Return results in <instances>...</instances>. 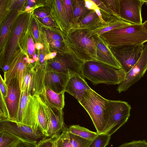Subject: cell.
I'll use <instances>...</instances> for the list:
<instances>
[{"label": "cell", "instance_id": "6da1fadb", "mask_svg": "<svg viewBox=\"0 0 147 147\" xmlns=\"http://www.w3.org/2000/svg\"><path fill=\"white\" fill-rule=\"evenodd\" d=\"M78 102L89 115L97 133H104L110 113L108 100L91 88L85 91Z\"/></svg>", "mask_w": 147, "mask_h": 147}, {"label": "cell", "instance_id": "7a4b0ae2", "mask_svg": "<svg viewBox=\"0 0 147 147\" xmlns=\"http://www.w3.org/2000/svg\"><path fill=\"white\" fill-rule=\"evenodd\" d=\"M82 71L83 77L94 85L120 84L124 80L126 74L121 69L95 60L84 62Z\"/></svg>", "mask_w": 147, "mask_h": 147}, {"label": "cell", "instance_id": "3957f363", "mask_svg": "<svg viewBox=\"0 0 147 147\" xmlns=\"http://www.w3.org/2000/svg\"><path fill=\"white\" fill-rule=\"evenodd\" d=\"M99 36L109 46L144 44L147 42V31L142 24H132Z\"/></svg>", "mask_w": 147, "mask_h": 147}, {"label": "cell", "instance_id": "277c9868", "mask_svg": "<svg viewBox=\"0 0 147 147\" xmlns=\"http://www.w3.org/2000/svg\"><path fill=\"white\" fill-rule=\"evenodd\" d=\"M65 42L68 52L82 61L96 60V45L88 30H69Z\"/></svg>", "mask_w": 147, "mask_h": 147}, {"label": "cell", "instance_id": "5b68a950", "mask_svg": "<svg viewBox=\"0 0 147 147\" xmlns=\"http://www.w3.org/2000/svg\"><path fill=\"white\" fill-rule=\"evenodd\" d=\"M29 18L28 14L22 15L18 17L12 26L5 54L1 59L0 67L4 73L8 70L13 60L20 41L28 24Z\"/></svg>", "mask_w": 147, "mask_h": 147}, {"label": "cell", "instance_id": "8992f818", "mask_svg": "<svg viewBox=\"0 0 147 147\" xmlns=\"http://www.w3.org/2000/svg\"><path fill=\"white\" fill-rule=\"evenodd\" d=\"M109 47L120 64L121 69L126 73L138 60L142 55L144 45L142 44Z\"/></svg>", "mask_w": 147, "mask_h": 147}, {"label": "cell", "instance_id": "52a82bcc", "mask_svg": "<svg viewBox=\"0 0 147 147\" xmlns=\"http://www.w3.org/2000/svg\"><path fill=\"white\" fill-rule=\"evenodd\" d=\"M110 113L104 133L111 136L126 122L131 109L127 102L109 100Z\"/></svg>", "mask_w": 147, "mask_h": 147}, {"label": "cell", "instance_id": "ba28073f", "mask_svg": "<svg viewBox=\"0 0 147 147\" xmlns=\"http://www.w3.org/2000/svg\"><path fill=\"white\" fill-rule=\"evenodd\" d=\"M0 131L8 132L23 141L37 143L47 137L40 129L9 120H0Z\"/></svg>", "mask_w": 147, "mask_h": 147}, {"label": "cell", "instance_id": "9c48e42d", "mask_svg": "<svg viewBox=\"0 0 147 147\" xmlns=\"http://www.w3.org/2000/svg\"><path fill=\"white\" fill-rule=\"evenodd\" d=\"M83 63L68 52L47 62L50 67L57 71L70 76L77 74L82 77V69Z\"/></svg>", "mask_w": 147, "mask_h": 147}, {"label": "cell", "instance_id": "30bf717a", "mask_svg": "<svg viewBox=\"0 0 147 147\" xmlns=\"http://www.w3.org/2000/svg\"><path fill=\"white\" fill-rule=\"evenodd\" d=\"M147 70V44L144 45L142 55L133 67L126 73L124 80L118 87L117 90L120 93L127 90L138 82Z\"/></svg>", "mask_w": 147, "mask_h": 147}, {"label": "cell", "instance_id": "8fae6325", "mask_svg": "<svg viewBox=\"0 0 147 147\" xmlns=\"http://www.w3.org/2000/svg\"><path fill=\"white\" fill-rule=\"evenodd\" d=\"M119 18L133 24H142L141 15L143 0H119Z\"/></svg>", "mask_w": 147, "mask_h": 147}, {"label": "cell", "instance_id": "7c38bea8", "mask_svg": "<svg viewBox=\"0 0 147 147\" xmlns=\"http://www.w3.org/2000/svg\"><path fill=\"white\" fill-rule=\"evenodd\" d=\"M7 86L8 94L5 99L8 110L9 120L16 122L22 92L19 81L16 78L13 79Z\"/></svg>", "mask_w": 147, "mask_h": 147}, {"label": "cell", "instance_id": "4fadbf2b", "mask_svg": "<svg viewBox=\"0 0 147 147\" xmlns=\"http://www.w3.org/2000/svg\"><path fill=\"white\" fill-rule=\"evenodd\" d=\"M43 103L48 118L46 136L58 137L67 127L64 122L63 109L51 108Z\"/></svg>", "mask_w": 147, "mask_h": 147}, {"label": "cell", "instance_id": "5bb4252c", "mask_svg": "<svg viewBox=\"0 0 147 147\" xmlns=\"http://www.w3.org/2000/svg\"><path fill=\"white\" fill-rule=\"evenodd\" d=\"M24 57L20 50L16 51L9 69L4 73V80L7 85L13 79L16 78L21 89L24 73L28 64L24 59Z\"/></svg>", "mask_w": 147, "mask_h": 147}, {"label": "cell", "instance_id": "9a60e30c", "mask_svg": "<svg viewBox=\"0 0 147 147\" xmlns=\"http://www.w3.org/2000/svg\"><path fill=\"white\" fill-rule=\"evenodd\" d=\"M70 76L57 71L46 63L44 79L45 87L47 86L57 93L65 92Z\"/></svg>", "mask_w": 147, "mask_h": 147}, {"label": "cell", "instance_id": "2e32d148", "mask_svg": "<svg viewBox=\"0 0 147 147\" xmlns=\"http://www.w3.org/2000/svg\"><path fill=\"white\" fill-rule=\"evenodd\" d=\"M96 46V60L119 69L121 66L111 51L109 46L97 35L92 36Z\"/></svg>", "mask_w": 147, "mask_h": 147}, {"label": "cell", "instance_id": "e0dca14e", "mask_svg": "<svg viewBox=\"0 0 147 147\" xmlns=\"http://www.w3.org/2000/svg\"><path fill=\"white\" fill-rule=\"evenodd\" d=\"M90 88L84 78L76 74L70 76L65 92L73 96L79 102L85 91Z\"/></svg>", "mask_w": 147, "mask_h": 147}, {"label": "cell", "instance_id": "ac0fdd59", "mask_svg": "<svg viewBox=\"0 0 147 147\" xmlns=\"http://www.w3.org/2000/svg\"><path fill=\"white\" fill-rule=\"evenodd\" d=\"M65 92L57 93L45 86L39 96L43 102L49 108L61 110L65 106Z\"/></svg>", "mask_w": 147, "mask_h": 147}, {"label": "cell", "instance_id": "d6986e66", "mask_svg": "<svg viewBox=\"0 0 147 147\" xmlns=\"http://www.w3.org/2000/svg\"><path fill=\"white\" fill-rule=\"evenodd\" d=\"M20 123L28 125L35 129H40L38 119L36 95H29L27 105Z\"/></svg>", "mask_w": 147, "mask_h": 147}, {"label": "cell", "instance_id": "ffe728a7", "mask_svg": "<svg viewBox=\"0 0 147 147\" xmlns=\"http://www.w3.org/2000/svg\"><path fill=\"white\" fill-rule=\"evenodd\" d=\"M132 24L125 21L118 17L115 16L112 18L109 21L106 22L94 28L88 30L89 37L101 34L113 30L121 28Z\"/></svg>", "mask_w": 147, "mask_h": 147}, {"label": "cell", "instance_id": "44dd1931", "mask_svg": "<svg viewBox=\"0 0 147 147\" xmlns=\"http://www.w3.org/2000/svg\"><path fill=\"white\" fill-rule=\"evenodd\" d=\"M46 63H39L33 66L34 92L35 95H40L44 88V79Z\"/></svg>", "mask_w": 147, "mask_h": 147}, {"label": "cell", "instance_id": "7402d4cb", "mask_svg": "<svg viewBox=\"0 0 147 147\" xmlns=\"http://www.w3.org/2000/svg\"><path fill=\"white\" fill-rule=\"evenodd\" d=\"M103 23L95 11L91 10L86 16L80 22L73 25L69 30H91Z\"/></svg>", "mask_w": 147, "mask_h": 147}, {"label": "cell", "instance_id": "603a6c76", "mask_svg": "<svg viewBox=\"0 0 147 147\" xmlns=\"http://www.w3.org/2000/svg\"><path fill=\"white\" fill-rule=\"evenodd\" d=\"M18 18V13L13 12L9 14L2 24L0 37V50L3 49L7 42L12 26Z\"/></svg>", "mask_w": 147, "mask_h": 147}, {"label": "cell", "instance_id": "cb8c5ba5", "mask_svg": "<svg viewBox=\"0 0 147 147\" xmlns=\"http://www.w3.org/2000/svg\"><path fill=\"white\" fill-rule=\"evenodd\" d=\"M72 26L79 22L86 16L91 10L85 6L84 0H72Z\"/></svg>", "mask_w": 147, "mask_h": 147}, {"label": "cell", "instance_id": "d4e9b609", "mask_svg": "<svg viewBox=\"0 0 147 147\" xmlns=\"http://www.w3.org/2000/svg\"><path fill=\"white\" fill-rule=\"evenodd\" d=\"M32 67L33 66L31 64H28L24 73L21 90L22 92H26L29 95L34 96L35 95L32 70Z\"/></svg>", "mask_w": 147, "mask_h": 147}, {"label": "cell", "instance_id": "484cf974", "mask_svg": "<svg viewBox=\"0 0 147 147\" xmlns=\"http://www.w3.org/2000/svg\"><path fill=\"white\" fill-rule=\"evenodd\" d=\"M36 96L38 127L42 133L46 136L48 123V116L44 106L43 102L39 95H36Z\"/></svg>", "mask_w": 147, "mask_h": 147}, {"label": "cell", "instance_id": "4316f807", "mask_svg": "<svg viewBox=\"0 0 147 147\" xmlns=\"http://www.w3.org/2000/svg\"><path fill=\"white\" fill-rule=\"evenodd\" d=\"M68 132L83 138L92 141L98 135L97 132L92 131L79 125H72L67 128Z\"/></svg>", "mask_w": 147, "mask_h": 147}, {"label": "cell", "instance_id": "83f0119b", "mask_svg": "<svg viewBox=\"0 0 147 147\" xmlns=\"http://www.w3.org/2000/svg\"><path fill=\"white\" fill-rule=\"evenodd\" d=\"M20 140L8 132L0 131V147H16Z\"/></svg>", "mask_w": 147, "mask_h": 147}, {"label": "cell", "instance_id": "f1b7e54d", "mask_svg": "<svg viewBox=\"0 0 147 147\" xmlns=\"http://www.w3.org/2000/svg\"><path fill=\"white\" fill-rule=\"evenodd\" d=\"M56 8L63 26L68 31L72 27V25L69 20L63 1L56 0Z\"/></svg>", "mask_w": 147, "mask_h": 147}, {"label": "cell", "instance_id": "f546056e", "mask_svg": "<svg viewBox=\"0 0 147 147\" xmlns=\"http://www.w3.org/2000/svg\"><path fill=\"white\" fill-rule=\"evenodd\" d=\"M111 137L106 133L98 134L88 147H106L109 143Z\"/></svg>", "mask_w": 147, "mask_h": 147}, {"label": "cell", "instance_id": "4dcf8cb0", "mask_svg": "<svg viewBox=\"0 0 147 147\" xmlns=\"http://www.w3.org/2000/svg\"><path fill=\"white\" fill-rule=\"evenodd\" d=\"M68 132L70 142L73 147H88L91 142V140Z\"/></svg>", "mask_w": 147, "mask_h": 147}, {"label": "cell", "instance_id": "1f68e13d", "mask_svg": "<svg viewBox=\"0 0 147 147\" xmlns=\"http://www.w3.org/2000/svg\"><path fill=\"white\" fill-rule=\"evenodd\" d=\"M29 94L26 92H22L21 99L16 122L20 123L28 102Z\"/></svg>", "mask_w": 147, "mask_h": 147}, {"label": "cell", "instance_id": "d6a6232c", "mask_svg": "<svg viewBox=\"0 0 147 147\" xmlns=\"http://www.w3.org/2000/svg\"><path fill=\"white\" fill-rule=\"evenodd\" d=\"M67 127L57 138V147H73L70 142L67 131Z\"/></svg>", "mask_w": 147, "mask_h": 147}, {"label": "cell", "instance_id": "836d02e7", "mask_svg": "<svg viewBox=\"0 0 147 147\" xmlns=\"http://www.w3.org/2000/svg\"><path fill=\"white\" fill-rule=\"evenodd\" d=\"M102 1L113 13L114 16L119 18V0H103Z\"/></svg>", "mask_w": 147, "mask_h": 147}, {"label": "cell", "instance_id": "e575fe53", "mask_svg": "<svg viewBox=\"0 0 147 147\" xmlns=\"http://www.w3.org/2000/svg\"><path fill=\"white\" fill-rule=\"evenodd\" d=\"M0 96V120H9L8 110L5 98L1 93Z\"/></svg>", "mask_w": 147, "mask_h": 147}, {"label": "cell", "instance_id": "d590c367", "mask_svg": "<svg viewBox=\"0 0 147 147\" xmlns=\"http://www.w3.org/2000/svg\"><path fill=\"white\" fill-rule=\"evenodd\" d=\"M58 137H48L43 139L37 144V147H57L56 140Z\"/></svg>", "mask_w": 147, "mask_h": 147}, {"label": "cell", "instance_id": "8d00e7d4", "mask_svg": "<svg viewBox=\"0 0 147 147\" xmlns=\"http://www.w3.org/2000/svg\"><path fill=\"white\" fill-rule=\"evenodd\" d=\"M69 20L71 25L72 5V0H62Z\"/></svg>", "mask_w": 147, "mask_h": 147}, {"label": "cell", "instance_id": "74e56055", "mask_svg": "<svg viewBox=\"0 0 147 147\" xmlns=\"http://www.w3.org/2000/svg\"><path fill=\"white\" fill-rule=\"evenodd\" d=\"M119 147H147V142L144 140L134 141L125 143Z\"/></svg>", "mask_w": 147, "mask_h": 147}, {"label": "cell", "instance_id": "f35d334b", "mask_svg": "<svg viewBox=\"0 0 147 147\" xmlns=\"http://www.w3.org/2000/svg\"><path fill=\"white\" fill-rule=\"evenodd\" d=\"M92 1L96 4L98 7L105 13L109 15H110L111 16H115L112 12L107 7L101 0H92Z\"/></svg>", "mask_w": 147, "mask_h": 147}, {"label": "cell", "instance_id": "ab89813d", "mask_svg": "<svg viewBox=\"0 0 147 147\" xmlns=\"http://www.w3.org/2000/svg\"><path fill=\"white\" fill-rule=\"evenodd\" d=\"M0 78V93L5 98L7 97L8 94V87L1 75Z\"/></svg>", "mask_w": 147, "mask_h": 147}, {"label": "cell", "instance_id": "60d3db41", "mask_svg": "<svg viewBox=\"0 0 147 147\" xmlns=\"http://www.w3.org/2000/svg\"><path fill=\"white\" fill-rule=\"evenodd\" d=\"M35 45L32 37L29 36L27 41V49L28 53L30 55L33 56L35 53Z\"/></svg>", "mask_w": 147, "mask_h": 147}, {"label": "cell", "instance_id": "b9f144b4", "mask_svg": "<svg viewBox=\"0 0 147 147\" xmlns=\"http://www.w3.org/2000/svg\"><path fill=\"white\" fill-rule=\"evenodd\" d=\"M47 36L49 40L52 41L55 40H59L62 41H64V40L66 41V40H64L61 36L53 32H47Z\"/></svg>", "mask_w": 147, "mask_h": 147}, {"label": "cell", "instance_id": "7bdbcfd3", "mask_svg": "<svg viewBox=\"0 0 147 147\" xmlns=\"http://www.w3.org/2000/svg\"><path fill=\"white\" fill-rule=\"evenodd\" d=\"M32 27L34 37L35 40L37 41L39 38V32L36 22L34 19L32 21Z\"/></svg>", "mask_w": 147, "mask_h": 147}, {"label": "cell", "instance_id": "ee69618b", "mask_svg": "<svg viewBox=\"0 0 147 147\" xmlns=\"http://www.w3.org/2000/svg\"><path fill=\"white\" fill-rule=\"evenodd\" d=\"M37 144L21 140L16 147H37Z\"/></svg>", "mask_w": 147, "mask_h": 147}, {"label": "cell", "instance_id": "f6af8a7d", "mask_svg": "<svg viewBox=\"0 0 147 147\" xmlns=\"http://www.w3.org/2000/svg\"><path fill=\"white\" fill-rule=\"evenodd\" d=\"M85 7L90 10H94L98 7L92 0H84Z\"/></svg>", "mask_w": 147, "mask_h": 147}, {"label": "cell", "instance_id": "bcb514c9", "mask_svg": "<svg viewBox=\"0 0 147 147\" xmlns=\"http://www.w3.org/2000/svg\"><path fill=\"white\" fill-rule=\"evenodd\" d=\"M42 21L44 24L48 26H52L54 24L53 21L48 16L43 18Z\"/></svg>", "mask_w": 147, "mask_h": 147}, {"label": "cell", "instance_id": "7dc6e473", "mask_svg": "<svg viewBox=\"0 0 147 147\" xmlns=\"http://www.w3.org/2000/svg\"><path fill=\"white\" fill-rule=\"evenodd\" d=\"M64 42L59 40H55L51 41L50 44L55 47L59 48L61 46L62 42Z\"/></svg>", "mask_w": 147, "mask_h": 147}, {"label": "cell", "instance_id": "c3c4849f", "mask_svg": "<svg viewBox=\"0 0 147 147\" xmlns=\"http://www.w3.org/2000/svg\"><path fill=\"white\" fill-rule=\"evenodd\" d=\"M34 14L37 16L41 18H44L47 17L48 15L46 13L42 11H36L35 12Z\"/></svg>", "mask_w": 147, "mask_h": 147}, {"label": "cell", "instance_id": "681fc988", "mask_svg": "<svg viewBox=\"0 0 147 147\" xmlns=\"http://www.w3.org/2000/svg\"><path fill=\"white\" fill-rule=\"evenodd\" d=\"M57 53V52H54L46 55L44 57L45 60H49L55 58Z\"/></svg>", "mask_w": 147, "mask_h": 147}, {"label": "cell", "instance_id": "f907efd6", "mask_svg": "<svg viewBox=\"0 0 147 147\" xmlns=\"http://www.w3.org/2000/svg\"><path fill=\"white\" fill-rule=\"evenodd\" d=\"M94 10L101 21L103 23H105L106 21L103 19L99 8L97 7Z\"/></svg>", "mask_w": 147, "mask_h": 147}, {"label": "cell", "instance_id": "816d5d0a", "mask_svg": "<svg viewBox=\"0 0 147 147\" xmlns=\"http://www.w3.org/2000/svg\"><path fill=\"white\" fill-rule=\"evenodd\" d=\"M45 56L44 55L42 54H40L39 56V61L40 63L41 64H45L44 59Z\"/></svg>", "mask_w": 147, "mask_h": 147}, {"label": "cell", "instance_id": "f5cc1de1", "mask_svg": "<svg viewBox=\"0 0 147 147\" xmlns=\"http://www.w3.org/2000/svg\"><path fill=\"white\" fill-rule=\"evenodd\" d=\"M34 45L35 48L38 49H42L44 47L43 45L40 43H36Z\"/></svg>", "mask_w": 147, "mask_h": 147}, {"label": "cell", "instance_id": "db71d44e", "mask_svg": "<svg viewBox=\"0 0 147 147\" xmlns=\"http://www.w3.org/2000/svg\"><path fill=\"white\" fill-rule=\"evenodd\" d=\"M33 9V8L30 5L27 6L26 8V11L28 12H30Z\"/></svg>", "mask_w": 147, "mask_h": 147}, {"label": "cell", "instance_id": "11a10c76", "mask_svg": "<svg viewBox=\"0 0 147 147\" xmlns=\"http://www.w3.org/2000/svg\"><path fill=\"white\" fill-rule=\"evenodd\" d=\"M142 25L145 29L147 31V20L143 23Z\"/></svg>", "mask_w": 147, "mask_h": 147}, {"label": "cell", "instance_id": "9f6ffc18", "mask_svg": "<svg viewBox=\"0 0 147 147\" xmlns=\"http://www.w3.org/2000/svg\"><path fill=\"white\" fill-rule=\"evenodd\" d=\"M28 4L30 6H33L34 5V3L32 2L31 0L28 1Z\"/></svg>", "mask_w": 147, "mask_h": 147}]
</instances>
